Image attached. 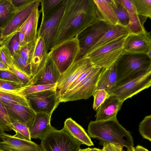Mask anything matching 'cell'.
Returning a JSON list of instances; mask_svg holds the SVG:
<instances>
[{
	"label": "cell",
	"mask_w": 151,
	"mask_h": 151,
	"mask_svg": "<svg viewBox=\"0 0 151 151\" xmlns=\"http://www.w3.org/2000/svg\"><path fill=\"white\" fill-rule=\"evenodd\" d=\"M97 18L110 24H118V20L110 0H93Z\"/></svg>",
	"instance_id": "24"
},
{
	"label": "cell",
	"mask_w": 151,
	"mask_h": 151,
	"mask_svg": "<svg viewBox=\"0 0 151 151\" xmlns=\"http://www.w3.org/2000/svg\"><path fill=\"white\" fill-rule=\"evenodd\" d=\"M126 9L129 21L127 26L130 34H138L146 31L144 24L147 18L139 15L133 0H119Z\"/></svg>",
	"instance_id": "19"
},
{
	"label": "cell",
	"mask_w": 151,
	"mask_h": 151,
	"mask_svg": "<svg viewBox=\"0 0 151 151\" xmlns=\"http://www.w3.org/2000/svg\"><path fill=\"white\" fill-rule=\"evenodd\" d=\"M130 34L129 30L127 27L119 24L115 25L106 32L100 39L91 47L88 53L92 52L119 39L127 36Z\"/></svg>",
	"instance_id": "23"
},
{
	"label": "cell",
	"mask_w": 151,
	"mask_h": 151,
	"mask_svg": "<svg viewBox=\"0 0 151 151\" xmlns=\"http://www.w3.org/2000/svg\"><path fill=\"white\" fill-rule=\"evenodd\" d=\"M49 52L52 60L62 74L73 63L79 52L76 37L54 47Z\"/></svg>",
	"instance_id": "9"
},
{
	"label": "cell",
	"mask_w": 151,
	"mask_h": 151,
	"mask_svg": "<svg viewBox=\"0 0 151 151\" xmlns=\"http://www.w3.org/2000/svg\"><path fill=\"white\" fill-rule=\"evenodd\" d=\"M139 15L151 18V0H133Z\"/></svg>",
	"instance_id": "29"
},
{
	"label": "cell",
	"mask_w": 151,
	"mask_h": 151,
	"mask_svg": "<svg viewBox=\"0 0 151 151\" xmlns=\"http://www.w3.org/2000/svg\"><path fill=\"white\" fill-rule=\"evenodd\" d=\"M114 25L97 18L76 37L79 52L74 62L84 57L90 49L108 30Z\"/></svg>",
	"instance_id": "8"
},
{
	"label": "cell",
	"mask_w": 151,
	"mask_h": 151,
	"mask_svg": "<svg viewBox=\"0 0 151 151\" xmlns=\"http://www.w3.org/2000/svg\"><path fill=\"white\" fill-rule=\"evenodd\" d=\"M127 148V149L126 151H135V148L133 146H131Z\"/></svg>",
	"instance_id": "52"
},
{
	"label": "cell",
	"mask_w": 151,
	"mask_h": 151,
	"mask_svg": "<svg viewBox=\"0 0 151 151\" xmlns=\"http://www.w3.org/2000/svg\"><path fill=\"white\" fill-rule=\"evenodd\" d=\"M110 3L117 18L118 24L127 27L129 18L126 9L119 0H110Z\"/></svg>",
	"instance_id": "28"
},
{
	"label": "cell",
	"mask_w": 151,
	"mask_h": 151,
	"mask_svg": "<svg viewBox=\"0 0 151 151\" xmlns=\"http://www.w3.org/2000/svg\"><path fill=\"white\" fill-rule=\"evenodd\" d=\"M151 50L150 32L130 34L126 37L123 53L147 54Z\"/></svg>",
	"instance_id": "14"
},
{
	"label": "cell",
	"mask_w": 151,
	"mask_h": 151,
	"mask_svg": "<svg viewBox=\"0 0 151 151\" xmlns=\"http://www.w3.org/2000/svg\"><path fill=\"white\" fill-rule=\"evenodd\" d=\"M12 130L16 132L15 137L22 139L31 141L29 130L25 125L19 123L11 124Z\"/></svg>",
	"instance_id": "34"
},
{
	"label": "cell",
	"mask_w": 151,
	"mask_h": 151,
	"mask_svg": "<svg viewBox=\"0 0 151 151\" xmlns=\"http://www.w3.org/2000/svg\"><path fill=\"white\" fill-rule=\"evenodd\" d=\"M25 88H26L18 91H10L0 86V91L21 96L26 97L24 94L23 92Z\"/></svg>",
	"instance_id": "46"
},
{
	"label": "cell",
	"mask_w": 151,
	"mask_h": 151,
	"mask_svg": "<svg viewBox=\"0 0 151 151\" xmlns=\"http://www.w3.org/2000/svg\"><path fill=\"white\" fill-rule=\"evenodd\" d=\"M6 44L12 56L19 51L20 48L19 42V32H17L8 37L0 41V45Z\"/></svg>",
	"instance_id": "33"
},
{
	"label": "cell",
	"mask_w": 151,
	"mask_h": 151,
	"mask_svg": "<svg viewBox=\"0 0 151 151\" xmlns=\"http://www.w3.org/2000/svg\"><path fill=\"white\" fill-rule=\"evenodd\" d=\"M18 10L9 0H0V27L3 29Z\"/></svg>",
	"instance_id": "27"
},
{
	"label": "cell",
	"mask_w": 151,
	"mask_h": 151,
	"mask_svg": "<svg viewBox=\"0 0 151 151\" xmlns=\"http://www.w3.org/2000/svg\"><path fill=\"white\" fill-rule=\"evenodd\" d=\"M49 52L46 62L37 76L34 85L57 84L58 81L60 73Z\"/></svg>",
	"instance_id": "20"
},
{
	"label": "cell",
	"mask_w": 151,
	"mask_h": 151,
	"mask_svg": "<svg viewBox=\"0 0 151 151\" xmlns=\"http://www.w3.org/2000/svg\"><path fill=\"white\" fill-rule=\"evenodd\" d=\"M63 0H40L41 9L40 11L42 14L49 12L57 7Z\"/></svg>",
	"instance_id": "40"
},
{
	"label": "cell",
	"mask_w": 151,
	"mask_h": 151,
	"mask_svg": "<svg viewBox=\"0 0 151 151\" xmlns=\"http://www.w3.org/2000/svg\"><path fill=\"white\" fill-rule=\"evenodd\" d=\"M40 1V0H33L26 6L18 9L3 29L0 40H4L17 32L18 29L34 10L38 7Z\"/></svg>",
	"instance_id": "13"
},
{
	"label": "cell",
	"mask_w": 151,
	"mask_h": 151,
	"mask_svg": "<svg viewBox=\"0 0 151 151\" xmlns=\"http://www.w3.org/2000/svg\"><path fill=\"white\" fill-rule=\"evenodd\" d=\"M92 151H102L101 149L96 148H91Z\"/></svg>",
	"instance_id": "53"
},
{
	"label": "cell",
	"mask_w": 151,
	"mask_h": 151,
	"mask_svg": "<svg viewBox=\"0 0 151 151\" xmlns=\"http://www.w3.org/2000/svg\"><path fill=\"white\" fill-rule=\"evenodd\" d=\"M102 151H124L122 147L117 145L107 143L104 144Z\"/></svg>",
	"instance_id": "44"
},
{
	"label": "cell",
	"mask_w": 151,
	"mask_h": 151,
	"mask_svg": "<svg viewBox=\"0 0 151 151\" xmlns=\"http://www.w3.org/2000/svg\"><path fill=\"white\" fill-rule=\"evenodd\" d=\"M0 86L3 88L10 91H18L29 87L23 85L0 80Z\"/></svg>",
	"instance_id": "42"
},
{
	"label": "cell",
	"mask_w": 151,
	"mask_h": 151,
	"mask_svg": "<svg viewBox=\"0 0 151 151\" xmlns=\"http://www.w3.org/2000/svg\"><path fill=\"white\" fill-rule=\"evenodd\" d=\"M2 31L3 29L0 27V40L1 38Z\"/></svg>",
	"instance_id": "54"
},
{
	"label": "cell",
	"mask_w": 151,
	"mask_h": 151,
	"mask_svg": "<svg viewBox=\"0 0 151 151\" xmlns=\"http://www.w3.org/2000/svg\"><path fill=\"white\" fill-rule=\"evenodd\" d=\"M93 96L94 98L93 109L96 110L110 95L105 90L99 89L95 91Z\"/></svg>",
	"instance_id": "38"
},
{
	"label": "cell",
	"mask_w": 151,
	"mask_h": 151,
	"mask_svg": "<svg viewBox=\"0 0 151 151\" xmlns=\"http://www.w3.org/2000/svg\"><path fill=\"white\" fill-rule=\"evenodd\" d=\"M135 151H149L146 148L140 145H138L135 148Z\"/></svg>",
	"instance_id": "50"
},
{
	"label": "cell",
	"mask_w": 151,
	"mask_h": 151,
	"mask_svg": "<svg viewBox=\"0 0 151 151\" xmlns=\"http://www.w3.org/2000/svg\"><path fill=\"white\" fill-rule=\"evenodd\" d=\"M56 88L31 94L26 96L30 106L36 113H45L51 116L60 103Z\"/></svg>",
	"instance_id": "11"
},
{
	"label": "cell",
	"mask_w": 151,
	"mask_h": 151,
	"mask_svg": "<svg viewBox=\"0 0 151 151\" xmlns=\"http://www.w3.org/2000/svg\"><path fill=\"white\" fill-rule=\"evenodd\" d=\"M9 66L6 64L0 61V70H8Z\"/></svg>",
	"instance_id": "49"
},
{
	"label": "cell",
	"mask_w": 151,
	"mask_h": 151,
	"mask_svg": "<svg viewBox=\"0 0 151 151\" xmlns=\"http://www.w3.org/2000/svg\"><path fill=\"white\" fill-rule=\"evenodd\" d=\"M0 100L3 102L12 103L30 106L26 97L9 94L0 91Z\"/></svg>",
	"instance_id": "31"
},
{
	"label": "cell",
	"mask_w": 151,
	"mask_h": 151,
	"mask_svg": "<svg viewBox=\"0 0 151 151\" xmlns=\"http://www.w3.org/2000/svg\"><path fill=\"white\" fill-rule=\"evenodd\" d=\"M51 116L44 113H36L29 129L31 139H41L51 128Z\"/></svg>",
	"instance_id": "21"
},
{
	"label": "cell",
	"mask_w": 151,
	"mask_h": 151,
	"mask_svg": "<svg viewBox=\"0 0 151 151\" xmlns=\"http://www.w3.org/2000/svg\"><path fill=\"white\" fill-rule=\"evenodd\" d=\"M123 103L115 96L110 95L96 110L95 121H105L116 117Z\"/></svg>",
	"instance_id": "18"
},
{
	"label": "cell",
	"mask_w": 151,
	"mask_h": 151,
	"mask_svg": "<svg viewBox=\"0 0 151 151\" xmlns=\"http://www.w3.org/2000/svg\"><path fill=\"white\" fill-rule=\"evenodd\" d=\"M97 18L93 0H67L53 48L76 37Z\"/></svg>",
	"instance_id": "1"
},
{
	"label": "cell",
	"mask_w": 151,
	"mask_h": 151,
	"mask_svg": "<svg viewBox=\"0 0 151 151\" xmlns=\"http://www.w3.org/2000/svg\"><path fill=\"white\" fill-rule=\"evenodd\" d=\"M19 32V42L20 47L25 45L27 43L26 42L23 34L20 32Z\"/></svg>",
	"instance_id": "48"
},
{
	"label": "cell",
	"mask_w": 151,
	"mask_h": 151,
	"mask_svg": "<svg viewBox=\"0 0 151 151\" xmlns=\"http://www.w3.org/2000/svg\"><path fill=\"white\" fill-rule=\"evenodd\" d=\"M41 140L44 151H79L82 144L64 128L59 130L52 126Z\"/></svg>",
	"instance_id": "5"
},
{
	"label": "cell",
	"mask_w": 151,
	"mask_h": 151,
	"mask_svg": "<svg viewBox=\"0 0 151 151\" xmlns=\"http://www.w3.org/2000/svg\"><path fill=\"white\" fill-rule=\"evenodd\" d=\"M57 84L33 85L23 90L24 94L27 95L46 90L56 88Z\"/></svg>",
	"instance_id": "39"
},
{
	"label": "cell",
	"mask_w": 151,
	"mask_h": 151,
	"mask_svg": "<svg viewBox=\"0 0 151 151\" xmlns=\"http://www.w3.org/2000/svg\"><path fill=\"white\" fill-rule=\"evenodd\" d=\"M0 148L6 151H44L40 145L31 141L20 139L7 134L0 132Z\"/></svg>",
	"instance_id": "16"
},
{
	"label": "cell",
	"mask_w": 151,
	"mask_h": 151,
	"mask_svg": "<svg viewBox=\"0 0 151 151\" xmlns=\"http://www.w3.org/2000/svg\"><path fill=\"white\" fill-rule=\"evenodd\" d=\"M127 36L89 52L85 57L88 58L92 64L96 67L101 68H110L116 63L123 54Z\"/></svg>",
	"instance_id": "6"
},
{
	"label": "cell",
	"mask_w": 151,
	"mask_h": 151,
	"mask_svg": "<svg viewBox=\"0 0 151 151\" xmlns=\"http://www.w3.org/2000/svg\"><path fill=\"white\" fill-rule=\"evenodd\" d=\"M0 80L22 84L26 86L15 74L9 70H0Z\"/></svg>",
	"instance_id": "41"
},
{
	"label": "cell",
	"mask_w": 151,
	"mask_h": 151,
	"mask_svg": "<svg viewBox=\"0 0 151 151\" xmlns=\"http://www.w3.org/2000/svg\"><path fill=\"white\" fill-rule=\"evenodd\" d=\"M11 123L3 102L0 100V132L12 130Z\"/></svg>",
	"instance_id": "32"
},
{
	"label": "cell",
	"mask_w": 151,
	"mask_h": 151,
	"mask_svg": "<svg viewBox=\"0 0 151 151\" xmlns=\"http://www.w3.org/2000/svg\"><path fill=\"white\" fill-rule=\"evenodd\" d=\"M13 6L17 9L24 6L33 0H9Z\"/></svg>",
	"instance_id": "45"
},
{
	"label": "cell",
	"mask_w": 151,
	"mask_h": 151,
	"mask_svg": "<svg viewBox=\"0 0 151 151\" xmlns=\"http://www.w3.org/2000/svg\"><path fill=\"white\" fill-rule=\"evenodd\" d=\"M96 67V66L93 65L81 73L72 83L67 91L71 90L73 88L79 83L86 78Z\"/></svg>",
	"instance_id": "43"
},
{
	"label": "cell",
	"mask_w": 151,
	"mask_h": 151,
	"mask_svg": "<svg viewBox=\"0 0 151 151\" xmlns=\"http://www.w3.org/2000/svg\"><path fill=\"white\" fill-rule=\"evenodd\" d=\"M117 76L116 63L108 68H103L96 84V90L103 89L108 93L117 84Z\"/></svg>",
	"instance_id": "25"
},
{
	"label": "cell",
	"mask_w": 151,
	"mask_h": 151,
	"mask_svg": "<svg viewBox=\"0 0 151 151\" xmlns=\"http://www.w3.org/2000/svg\"><path fill=\"white\" fill-rule=\"evenodd\" d=\"M3 103L11 124L19 123L29 129L36 115L30 106L12 103Z\"/></svg>",
	"instance_id": "15"
},
{
	"label": "cell",
	"mask_w": 151,
	"mask_h": 151,
	"mask_svg": "<svg viewBox=\"0 0 151 151\" xmlns=\"http://www.w3.org/2000/svg\"><path fill=\"white\" fill-rule=\"evenodd\" d=\"M0 61H1L8 66L11 63L7 58L3 51L0 46Z\"/></svg>",
	"instance_id": "47"
},
{
	"label": "cell",
	"mask_w": 151,
	"mask_h": 151,
	"mask_svg": "<svg viewBox=\"0 0 151 151\" xmlns=\"http://www.w3.org/2000/svg\"><path fill=\"white\" fill-rule=\"evenodd\" d=\"M139 131L144 139L151 141V115L145 116L139 125Z\"/></svg>",
	"instance_id": "35"
},
{
	"label": "cell",
	"mask_w": 151,
	"mask_h": 151,
	"mask_svg": "<svg viewBox=\"0 0 151 151\" xmlns=\"http://www.w3.org/2000/svg\"><path fill=\"white\" fill-rule=\"evenodd\" d=\"M40 12L38 7L34 9L17 31L23 34L27 43L37 41V27Z\"/></svg>",
	"instance_id": "22"
},
{
	"label": "cell",
	"mask_w": 151,
	"mask_h": 151,
	"mask_svg": "<svg viewBox=\"0 0 151 151\" xmlns=\"http://www.w3.org/2000/svg\"><path fill=\"white\" fill-rule=\"evenodd\" d=\"M37 41L27 43L20 47L19 52L21 57L29 63L31 64L35 50Z\"/></svg>",
	"instance_id": "36"
},
{
	"label": "cell",
	"mask_w": 151,
	"mask_h": 151,
	"mask_svg": "<svg viewBox=\"0 0 151 151\" xmlns=\"http://www.w3.org/2000/svg\"><path fill=\"white\" fill-rule=\"evenodd\" d=\"M90 137L99 141V144L111 143L127 148L134 146L130 132L119 123L117 118L105 121H92L87 130Z\"/></svg>",
	"instance_id": "2"
},
{
	"label": "cell",
	"mask_w": 151,
	"mask_h": 151,
	"mask_svg": "<svg viewBox=\"0 0 151 151\" xmlns=\"http://www.w3.org/2000/svg\"><path fill=\"white\" fill-rule=\"evenodd\" d=\"M0 151H5V150H3L2 149H1L0 148Z\"/></svg>",
	"instance_id": "55"
},
{
	"label": "cell",
	"mask_w": 151,
	"mask_h": 151,
	"mask_svg": "<svg viewBox=\"0 0 151 151\" xmlns=\"http://www.w3.org/2000/svg\"><path fill=\"white\" fill-rule=\"evenodd\" d=\"M79 151H92L91 148L88 147L85 149H80Z\"/></svg>",
	"instance_id": "51"
},
{
	"label": "cell",
	"mask_w": 151,
	"mask_h": 151,
	"mask_svg": "<svg viewBox=\"0 0 151 151\" xmlns=\"http://www.w3.org/2000/svg\"><path fill=\"white\" fill-rule=\"evenodd\" d=\"M93 65L89 59L86 57L74 62L60 76L56 89L59 98L68 89L72 83L83 72Z\"/></svg>",
	"instance_id": "12"
},
{
	"label": "cell",
	"mask_w": 151,
	"mask_h": 151,
	"mask_svg": "<svg viewBox=\"0 0 151 151\" xmlns=\"http://www.w3.org/2000/svg\"><path fill=\"white\" fill-rule=\"evenodd\" d=\"M151 85V70H150L118 83L109 93L123 103Z\"/></svg>",
	"instance_id": "4"
},
{
	"label": "cell",
	"mask_w": 151,
	"mask_h": 151,
	"mask_svg": "<svg viewBox=\"0 0 151 151\" xmlns=\"http://www.w3.org/2000/svg\"><path fill=\"white\" fill-rule=\"evenodd\" d=\"M50 54L46 49L43 39L40 37H37L35 47L31 63L33 85L36 79L44 68Z\"/></svg>",
	"instance_id": "17"
},
{
	"label": "cell",
	"mask_w": 151,
	"mask_h": 151,
	"mask_svg": "<svg viewBox=\"0 0 151 151\" xmlns=\"http://www.w3.org/2000/svg\"><path fill=\"white\" fill-rule=\"evenodd\" d=\"M13 63L19 69L30 77L32 80L31 64L21 57L19 50L13 55Z\"/></svg>",
	"instance_id": "30"
},
{
	"label": "cell",
	"mask_w": 151,
	"mask_h": 151,
	"mask_svg": "<svg viewBox=\"0 0 151 151\" xmlns=\"http://www.w3.org/2000/svg\"><path fill=\"white\" fill-rule=\"evenodd\" d=\"M67 1L63 0L53 10L42 14L41 24L37 31V37H40L43 39L48 52L53 47Z\"/></svg>",
	"instance_id": "7"
},
{
	"label": "cell",
	"mask_w": 151,
	"mask_h": 151,
	"mask_svg": "<svg viewBox=\"0 0 151 151\" xmlns=\"http://www.w3.org/2000/svg\"><path fill=\"white\" fill-rule=\"evenodd\" d=\"M8 66V70L15 74L25 86L30 87L33 85L31 78L19 69L13 63Z\"/></svg>",
	"instance_id": "37"
},
{
	"label": "cell",
	"mask_w": 151,
	"mask_h": 151,
	"mask_svg": "<svg viewBox=\"0 0 151 151\" xmlns=\"http://www.w3.org/2000/svg\"><path fill=\"white\" fill-rule=\"evenodd\" d=\"M103 68L96 67L91 72L73 89L68 91L59 98L60 102L87 99L96 90L99 76Z\"/></svg>",
	"instance_id": "10"
},
{
	"label": "cell",
	"mask_w": 151,
	"mask_h": 151,
	"mask_svg": "<svg viewBox=\"0 0 151 151\" xmlns=\"http://www.w3.org/2000/svg\"><path fill=\"white\" fill-rule=\"evenodd\" d=\"M116 64L118 83L151 70V58L146 54L123 53Z\"/></svg>",
	"instance_id": "3"
},
{
	"label": "cell",
	"mask_w": 151,
	"mask_h": 151,
	"mask_svg": "<svg viewBox=\"0 0 151 151\" xmlns=\"http://www.w3.org/2000/svg\"><path fill=\"white\" fill-rule=\"evenodd\" d=\"M63 127L82 144L88 146L94 145L93 142L85 129L71 118L66 119L64 122Z\"/></svg>",
	"instance_id": "26"
}]
</instances>
